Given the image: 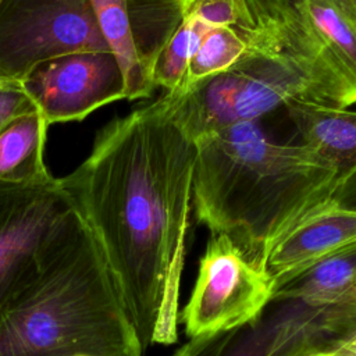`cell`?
Instances as JSON below:
<instances>
[{"mask_svg": "<svg viewBox=\"0 0 356 356\" xmlns=\"http://www.w3.org/2000/svg\"><path fill=\"white\" fill-rule=\"evenodd\" d=\"M81 356H83V355H81Z\"/></svg>", "mask_w": 356, "mask_h": 356, "instance_id": "44dd1931", "label": "cell"}, {"mask_svg": "<svg viewBox=\"0 0 356 356\" xmlns=\"http://www.w3.org/2000/svg\"><path fill=\"white\" fill-rule=\"evenodd\" d=\"M47 122L35 110L13 120L0 134V182L36 184L53 178L44 164Z\"/></svg>", "mask_w": 356, "mask_h": 356, "instance_id": "4fadbf2b", "label": "cell"}, {"mask_svg": "<svg viewBox=\"0 0 356 356\" xmlns=\"http://www.w3.org/2000/svg\"><path fill=\"white\" fill-rule=\"evenodd\" d=\"M184 18H199L210 26H232L236 0H182Z\"/></svg>", "mask_w": 356, "mask_h": 356, "instance_id": "ac0fdd59", "label": "cell"}, {"mask_svg": "<svg viewBox=\"0 0 356 356\" xmlns=\"http://www.w3.org/2000/svg\"><path fill=\"white\" fill-rule=\"evenodd\" d=\"M243 47L241 36L232 26H213L191 56L179 88L170 95H185L200 82L222 74L238 61Z\"/></svg>", "mask_w": 356, "mask_h": 356, "instance_id": "9a60e30c", "label": "cell"}, {"mask_svg": "<svg viewBox=\"0 0 356 356\" xmlns=\"http://www.w3.org/2000/svg\"><path fill=\"white\" fill-rule=\"evenodd\" d=\"M307 356H356V334L348 335Z\"/></svg>", "mask_w": 356, "mask_h": 356, "instance_id": "ffe728a7", "label": "cell"}, {"mask_svg": "<svg viewBox=\"0 0 356 356\" xmlns=\"http://www.w3.org/2000/svg\"><path fill=\"white\" fill-rule=\"evenodd\" d=\"M189 19L184 18L181 25L159 51L152 67V82L154 88L161 86L165 92H175L186 72L191 58Z\"/></svg>", "mask_w": 356, "mask_h": 356, "instance_id": "e0dca14e", "label": "cell"}, {"mask_svg": "<svg viewBox=\"0 0 356 356\" xmlns=\"http://www.w3.org/2000/svg\"><path fill=\"white\" fill-rule=\"evenodd\" d=\"M232 28L245 46L235 64L185 95H163L172 121L193 142L292 103L334 108L356 103V70L300 0H236Z\"/></svg>", "mask_w": 356, "mask_h": 356, "instance_id": "7a4b0ae2", "label": "cell"}, {"mask_svg": "<svg viewBox=\"0 0 356 356\" xmlns=\"http://www.w3.org/2000/svg\"><path fill=\"white\" fill-rule=\"evenodd\" d=\"M76 51H110L90 0H0V79Z\"/></svg>", "mask_w": 356, "mask_h": 356, "instance_id": "5b68a950", "label": "cell"}, {"mask_svg": "<svg viewBox=\"0 0 356 356\" xmlns=\"http://www.w3.org/2000/svg\"><path fill=\"white\" fill-rule=\"evenodd\" d=\"M355 270L356 245L341 249L295 275L273 291L271 300H296L316 309L356 307Z\"/></svg>", "mask_w": 356, "mask_h": 356, "instance_id": "8fae6325", "label": "cell"}, {"mask_svg": "<svg viewBox=\"0 0 356 356\" xmlns=\"http://www.w3.org/2000/svg\"><path fill=\"white\" fill-rule=\"evenodd\" d=\"M131 33L152 78L154 58L184 21L182 0H127Z\"/></svg>", "mask_w": 356, "mask_h": 356, "instance_id": "5bb4252c", "label": "cell"}, {"mask_svg": "<svg viewBox=\"0 0 356 356\" xmlns=\"http://www.w3.org/2000/svg\"><path fill=\"white\" fill-rule=\"evenodd\" d=\"M302 143L342 171H356V113L303 103L284 107Z\"/></svg>", "mask_w": 356, "mask_h": 356, "instance_id": "7c38bea8", "label": "cell"}, {"mask_svg": "<svg viewBox=\"0 0 356 356\" xmlns=\"http://www.w3.org/2000/svg\"><path fill=\"white\" fill-rule=\"evenodd\" d=\"M71 213L58 178L0 182V317L36 275Z\"/></svg>", "mask_w": 356, "mask_h": 356, "instance_id": "ba28073f", "label": "cell"}, {"mask_svg": "<svg viewBox=\"0 0 356 356\" xmlns=\"http://www.w3.org/2000/svg\"><path fill=\"white\" fill-rule=\"evenodd\" d=\"M104 259L72 209L36 275L0 317V356H143Z\"/></svg>", "mask_w": 356, "mask_h": 356, "instance_id": "277c9868", "label": "cell"}, {"mask_svg": "<svg viewBox=\"0 0 356 356\" xmlns=\"http://www.w3.org/2000/svg\"><path fill=\"white\" fill-rule=\"evenodd\" d=\"M356 334V307L316 309L296 300H271L252 321L191 338L174 356H307Z\"/></svg>", "mask_w": 356, "mask_h": 356, "instance_id": "8992f818", "label": "cell"}, {"mask_svg": "<svg viewBox=\"0 0 356 356\" xmlns=\"http://www.w3.org/2000/svg\"><path fill=\"white\" fill-rule=\"evenodd\" d=\"M271 295L266 270L228 235L211 234L179 323L189 339L224 332L254 320Z\"/></svg>", "mask_w": 356, "mask_h": 356, "instance_id": "52a82bcc", "label": "cell"}, {"mask_svg": "<svg viewBox=\"0 0 356 356\" xmlns=\"http://www.w3.org/2000/svg\"><path fill=\"white\" fill-rule=\"evenodd\" d=\"M317 29L356 70V0H300Z\"/></svg>", "mask_w": 356, "mask_h": 356, "instance_id": "2e32d148", "label": "cell"}, {"mask_svg": "<svg viewBox=\"0 0 356 356\" xmlns=\"http://www.w3.org/2000/svg\"><path fill=\"white\" fill-rule=\"evenodd\" d=\"M195 160V142L160 96L106 124L89 156L58 178L143 349L178 339Z\"/></svg>", "mask_w": 356, "mask_h": 356, "instance_id": "6da1fadb", "label": "cell"}, {"mask_svg": "<svg viewBox=\"0 0 356 356\" xmlns=\"http://www.w3.org/2000/svg\"><path fill=\"white\" fill-rule=\"evenodd\" d=\"M195 146V218L263 268L271 248L302 220L355 197L356 171H342L303 143L273 140L259 121L209 132Z\"/></svg>", "mask_w": 356, "mask_h": 356, "instance_id": "3957f363", "label": "cell"}, {"mask_svg": "<svg viewBox=\"0 0 356 356\" xmlns=\"http://www.w3.org/2000/svg\"><path fill=\"white\" fill-rule=\"evenodd\" d=\"M19 83L47 125L81 121L125 99V82L111 51H76L39 63Z\"/></svg>", "mask_w": 356, "mask_h": 356, "instance_id": "9c48e42d", "label": "cell"}, {"mask_svg": "<svg viewBox=\"0 0 356 356\" xmlns=\"http://www.w3.org/2000/svg\"><path fill=\"white\" fill-rule=\"evenodd\" d=\"M38 110L18 81L0 79V134L17 117Z\"/></svg>", "mask_w": 356, "mask_h": 356, "instance_id": "d6986e66", "label": "cell"}, {"mask_svg": "<svg viewBox=\"0 0 356 356\" xmlns=\"http://www.w3.org/2000/svg\"><path fill=\"white\" fill-rule=\"evenodd\" d=\"M355 197H341L310 214L268 252L264 270L273 291L320 260L356 245Z\"/></svg>", "mask_w": 356, "mask_h": 356, "instance_id": "30bf717a", "label": "cell"}]
</instances>
